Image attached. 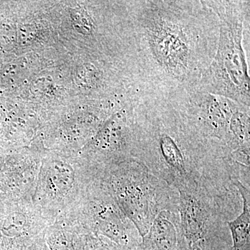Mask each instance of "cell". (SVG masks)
Instances as JSON below:
<instances>
[{"mask_svg":"<svg viewBox=\"0 0 250 250\" xmlns=\"http://www.w3.org/2000/svg\"><path fill=\"white\" fill-rule=\"evenodd\" d=\"M174 96L188 121L202 136L229 149L230 121L239 104L196 90L179 91Z\"/></svg>","mask_w":250,"mask_h":250,"instance_id":"cell-5","label":"cell"},{"mask_svg":"<svg viewBox=\"0 0 250 250\" xmlns=\"http://www.w3.org/2000/svg\"><path fill=\"white\" fill-rule=\"evenodd\" d=\"M103 177L122 211L146 236L163 210L179 212V193L134 159L112 166Z\"/></svg>","mask_w":250,"mask_h":250,"instance_id":"cell-4","label":"cell"},{"mask_svg":"<svg viewBox=\"0 0 250 250\" xmlns=\"http://www.w3.org/2000/svg\"><path fill=\"white\" fill-rule=\"evenodd\" d=\"M133 159L178 190L202 183L225 190L236 189L243 169L223 145L206 139L188 121L174 94L136 96L130 108Z\"/></svg>","mask_w":250,"mask_h":250,"instance_id":"cell-2","label":"cell"},{"mask_svg":"<svg viewBox=\"0 0 250 250\" xmlns=\"http://www.w3.org/2000/svg\"><path fill=\"white\" fill-rule=\"evenodd\" d=\"M126 4L127 71L136 95L195 90L216 53L217 15L202 0Z\"/></svg>","mask_w":250,"mask_h":250,"instance_id":"cell-1","label":"cell"},{"mask_svg":"<svg viewBox=\"0 0 250 250\" xmlns=\"http://www.w3.org/2000/svg\"><path fill=\"white\" fill-rule=\"evenodd\" d=\"M138 250H186L180 215L178 211L163 210L154 220Z\"/></svg>","mask_w":250,"mask_h":250,"instance_id":"cell-7","label":"cell"},{"mask_svg":"<svg viewBox=\"0 0 250 250\" xmlns=\"http://www.w3.org/2000/svg\"><path fill=\"white\" fill-rule=\"evenodd\" d=\"M235 187L243 199V212L233 221L227 222L231 233L233 246L231 250H250V190L240 181Z\"/></svg>","mask_w":250,"mask_h":250,"instance_id":"cell-8","label":"cell"},{"mask_svg":"<svg viewBox=\"0 0 250 250\" xmlns=\"http://www.w3.org/2000/svg\"><path fill=\"white\" fill-rule=\"evenodd\" d=\"M95 181L88 205L90 227L122 246L136 247L141 237L136 227L120 208L104 177Z\"/></svg>","mask_w":250,"mask_h":250,"instance_id":"cell-6","label":"cell"},{"mask_svg":"<svg viewBox=\"0 0 250 250\" xmlns=\"http://www.w3.org/2000/svg\"><path fill=\"white\" fill-rule=\"evenodd\" d=\"M218 16L220 32L214 58L195 90L220 95L250 107V82L243 32L250 26V1H204Z\"/></svg>","mask_w":250,"mask_h":250,"instance_id":"cell-3","label":"cell"},{"mask_svg":"<svg viewBox=\"0 0 250 250\" xmlns=\"http://www.w3.org/2000/svg\"><path fill=\"white\" fill-rule=\"evenodd\" d=\"M250 107L239 104L233 112L229 124V148L236 149L250 147Z\"/></svg>","mask_w":250,"mask_h":250,"instance_id":"cell-9","label":"cell"}]
</instances>
